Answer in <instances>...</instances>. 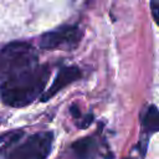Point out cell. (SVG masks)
I'll return each instance as SVG.
<instances>
[{"mask_svg":"<svg viewBox=\"0 0 159 159\" xmlns=\"http://www.w3.org/2000/svg\"><path fill=\"white\" fill-rule=\"evenodd\" d=\"M82 39V31L77 25H65L55 30L45 32L39 41L43 50H73L78 46Z\"/></svg>","mask_w":159,"mask_h":159,"instance_id":"cell-4","label":"cell"},{"mask_svg":"<svg viewBox=\"0 0 159 159\" xmlns=\"http://www.w3.org/2000/svg\"><path fill=\"white\" fill-rule=\"evenodd\" d=\"M50 75V67L40 62L9 73L0 78L1 101L14 108L29 106L42 94Z\"/></svg>","mask_w":159,"mask_h":159,"instance_id":"cell-1","label":"cell"},{"mask_svg":"<svg viewBox=\"0 0 159 159\" xmlns=\"http://www.w3.org/2000/svg\"><path fill=\"white\" fill-rule=\"evenodd\" d=\"M37 62L39 56L32 45L22 41L10 42L0 51V78Z\"/></svg>","mask_w":159,"mask_h":159,"instance_id":"cell-2","label":"cell"},{"mask_svg":"<svg viewBox=\"0 0 159 159\" xmlns=\"http://www.w3.org/2000/svg\"><path fill=\"white\" fill-rule=\"evenodd\" d=\"M70 113L72 114V117H73L76 120H77V119H78V118L82 116V114H81V111H80V108H78L76 104H72V106L70 107Z\"/></svg>","mask_w":159,"mask_h":159,"instance_id":"cell-10","label":"cell"},{"mask_svg":"<svg viewBox=\"0 0 159 159\" xmlns=\"http://www.w3.org/2000/svg\"><path fill=\"white\" fill-rule=\"evenodd\" d=\"M82 77V72L78 67L76 66H63L58 70L57 76L55 77L52 84L50 86V88L43 92V94H41V101L46 102L47 99H50L51 97H53L57 92H60L61 89H63L66 86L71 84L72 82L80 80Z\"/></svg>","mask_w":159,"mask_h":159,"instance_id":"cell-5","label":"cell"},{"mask_svg":"<svg viewBox=\"0 0 159 159\" xmlns=\"http://www.w3.org/2000/svg\"><path fill=\"white\" fill-rule=\"evenodd\" d=\"M77 125L80 128H87L92 122H93V114H86V116H81L78 119Z\"/></svg>","mask_w":159,"mask_h":159,"instance_id":"cell-8","label":"cell"},{"mask_svg":"<svg viewBox=\"0 0 159 159\" xmlns=\"http://www.w3.org/2000/svg\"><path fill=\"white\" fill-rule=\"evenodd\" d=\"M72 152L77 159H96L98 155V143L93 137H84L72 144Z\"/></svg>","mask_w":159,"mask_h":159,"instance_id":"cell-6","label":"cell"},{"mask_svg":"<svg viewBox=\"0 0 159 159\" xmlns=\"http://www.w3.org/2000/svg\"><path fill=\"white\" fill-rule=\"evenodd\" d=\"M143 127L149 134L155 133L159 129V114H158V108L154 104L148 107L143 118Z\"/></svg>","mask_w":159,"mask_h":159,"instance_id":"cell-7","label":"cell"},{"mask_svg":"<svg viewBox=\"0 0 159 159\" xmlns=\"http://www.w3.org/2000/svg\"><path fill=\"white\" fill-rule=\"evenodd\" d=\"M53 143L51 132H40L30 135L10 153L7 159H47Z\"/></svg>","mask_w":159,"mask_h":159,"instance_id":"cell-3","label":"cell"},{"mask_svg":"<svg viewBox=\"0 0 159 159\" xmlns=\"http://www.w3.org/2000/svg\"><path fill=\"white\" fill-rule=\"evenodd\" d=\"M158 7H159L158 0H150V10H152V15L155 22L158 21Z\"/></svg>","mask_w":159,"mask_h":159,"instance_id":"cell-9","label":"cell"},{"mask_svg":"<svg viewBox=\"0 0 159 159\" xmlns=\"http://www.w3.org/2000/svg\"><path fill=\"white\" fill-rule=\"evenodd\" d=\"M0 123H1V118H0Z\"/></svg>","mask_w":159,"mask_h":159,"instance_id":"cell-11","label":"cell"}]
</instances>
